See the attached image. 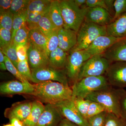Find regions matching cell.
Returning a JSON list of instances; mask_svg holds the SVG:
<instances>
[{"label":"cell","instance_id":"8d00e7d4","mask_svg":"<svg viewBox=\"0 0 126 126\" xmlns=\"http://www.w3.org/2000/svg\"><path fill=\"white\" fill-rule=\"evenodd\" d=\"M106 111V109L101 104L91 101L87 115V120L89 118Z\"/></svg>","mask_w":126,"mask_h":126},{"label":"cell","instance_id":"8fae6325","mask_svg":"<svg viewBox=\"0 0 126 126\" xmlns=\"http://www.w3.org/2000/svg\"><path fill=\"white\" fill-rule=\"evenodd\" d=\"M27 56L29 64L31 69L50 66L49 57L46 51L29 43Z\"/></svg>","mask_w":126,"mask_h":126},{"label":"cell","instance_id":"484cf974","mask_svg":"<svg viewBox=\"0 0 126 126\" xmlns=\"http://www.w3.org/2000/svg\"><path fill=\"white\" fill-rule=\"evenodd\" d=\"M29 31L27 25H25L16 31L12 41L16 46L28 44Z\"/></svg>","mask_w":126,"mask_h":126},{"label":"cell","instance_id":"bcb514c9","mask_svg":"<svg viewBox=\"0 0 126 126\" xmlns=\"http://www.w3.org/2000/svg\"><path fill=\"white\" fill-rule=\"evenodd\" d=\"M106 5L108 8L110 14L111 12L113 11L114 9V0H105Z\"/></svg>","mask_w":126,"mask_h":126},{"label":"cell","instance_id":"4dcf8cb0","mask_svg":"<svg viewBox=\"0 0 126 126\" xmlns=\"http://www.w3.org/2000/svg\"><path fill=\"white\" fill-rule=\"evenodd\" d=\"M29 0H12L10 11L13 15L27 11Z\"/></svg>","mask_w":126,"mask_h":126},{"label":"cell","instance_id":"44dd1931","mask_svg":"<svg viewBox=\"0 0 126 126\" xmlns=\"http://www.w3.org/2000/svg\"><path fill=\"white\" fill-rule=\"evenodd\" d=\"M68 55L67 52L58 47L49 55L50 66L56 69L63 68L66 66Z\"/></svg>","mask_w":126,"mask_h":126},{"label":"cell","instance_id":"ee69618b","mask_svg":"<svg viewBox=\"0 0 126 126\" xmlns=\"http://www.w3.org/2000/svg\"><path fill=\"white\" fill-rule=\"evenodd\" d=\"M12 0H0V12L10 11Z\"/></svg>","mask_w":126,"mask_h":126},{"label":"cell","instance_id":"b9f144b4","mask_svg":"<svg viewBox=\"0 0 126 126\" xmlns=\"http://www.w3.org/2000/svg\"><path fill=\"white\" fill-rule=\"evenodd\" d=\"M121 117L126 121V91L123 89L120 101Z\"/></svg>","mask_w":126,"mask_h":126},{"label":"cell","instance_id":"7a4b0ae2","mask_svg":"<svg viewBox=\"0 0 126 126\" xmlns=\"http://www.w3.org/2000/svg\"><path fill=\"white\" fill-rule=\"evenodd\" d=\"M59 4L63 20V27L78 33L84 21L89 7H79L74 0H59Z\"/></svg>","mask_w":126,"mask_h":126},{"label":"cell","instance_id":"74e56055","mask_svg":"<svg viewBox=\"0 0 126 126\" xmlns=\"http://www.w3.org/2000/svg\"><path fill=\"white\" fill-rule=\"evenodd\" d=\"M107 112L103 111L88 119L89 126H104Z\"/></svg>","mask_w":126,"mask_h":126},{"label":"cell","instance_id":"d590c367","mask_svg":"<svg viewBox=\"0 0 126 126\" xmlns=\"http://www.w3.org/2000/svg\"><path fill=\"white\" fill-rule=\"evenodd\" d=\"M17 69L23 77L29 81H32L31 71L30 68L28 60L24 61H19Z\"/></svg>","mask_w":126,"mask_h":126},{"label":"cell","instance_id":"83f0119b","mask_svg":"<svg viewBox=\"0 0 126 126\" xmlns=\"http://www.w3.org/2000/svg\"><path fill=\"white\" fill-rule=\"evenodd\" d=\"M16 46L12 41L11 43L6 47L0 48L2 53L9 59L14 66L17 68L19 63L18 56L16 50Z\"/></svg>","mask_w":126,"mask_h":126},{"label":"cell","instance_id":"6da1fadb","mask_svg":"<svg viewBox=\"0 0 126 126\" xmlns=\"http://www.w3.org/2000/svg\"><path fill=\"white\" fill-rule=\"evenodd\" d=\"M32 95L42 103L55 105L59 102L72 99V88L56 81H44L34 84Z\"/></svg>","mask_w":126,"mask_h":126},{"label":"cell","instance_id":"7dc6e473","mask_svg":"<svg viewBox=\"0 0 126 126\" xmlns=\"http://www.w3.org/2000/svg\"><path fill=\"white\" fill-rule=\"evenodd\" d=\"M10 124L12 126H23V122L16 118L10 119Z\"/></svg>","mask_w":126,"mask_h":126},{"label":"cell","instance_id":"9a60e30c","mask_svg":"<svg viewBox=\"0 0 126 126\" xmlns=\"http://www.w3.org/2000/svg\"><path fill=\"white\" fill-rule=\"evenodd\" d=\"M102 55L111 63L126 62V38L118 41Z\"/></svg>","mask_w":126,"mask_h":126},{"label":"cell","instance_id":"d4e9b609","mask_svg":"<svg viewBox=\"0 0 126 126\" xmlns=\"http://www.w3.org/2000/svg\"><path fill=\"white\" fill-rule=\"evenodd\" d=\"M38 28L47 37L57 30L54 25L50 20L48 15V12L43 16L38 24Z\"/></svg>","mask_w":126,"mask_h":126},{"label":"cell","instance_id":"1f68e13d","mask_svg":"<svg viewBox=\"0 0 126 126\" xmlns=\"http://www.w3.org/2000/svg\"><path fill=\"white\" fill-rule=\"evenodd\" d=\"M104 126H126V121L113 113L107 112Z\"/></svg>","mask_w":126,"mask_h":126},{"label":"cell","instance_id":"f546056e","mask_svg":"<svg viewBox=\"0 0 126 126\" xmlns=\"http://www.w3.org/2000/svg\"><path fill=\"white\" fill-rule=\"evenodd\" d=\"M14 16L10 11L0 12V28L12 31Z\"/></svg>","mask_w":126,"mask_h":126},{"label":"cell","instance_id":"603a6c76","mask_svg":"<svg viewBox=\"0 0 126 126\" xmlns=\"http://www.w3.org/2000/svg\"><path fill=\"white\" fill-rule=\"evenodd\" d=\"M48 15L56 29L59 30L63 27V20L61 15L59 0L52 1L49 10Z\"/></svg>","mask_w":126,"mask_h":126},{"label":"cell","instance_id":"cb8c5ba5","mask_svg":"<svg viewBox=\"0 0 126 126\" xmlns=\"http://www.w3.org/2000/svg\"><path fill=\"white\" fill-rule=\"evenodd\" d=\"M52 1L50 0H30L27 8L28 13H47L49 10Z\"/></svg>","mask_w":126,"mask_h":126},{"label":"cell","instance_id":"ab89813d","mask_svg":"<svg viewBox=\"0 0 126 126\" xmlns=\"http://www.w3.org/2000/svg\"><path fill=\"white\" fill-rule=\"evenodd\" d=\"M12 41V33L10 31L0 28V47L3 48L9 45Z\"/></svg>","mask_w":126,"mask_h":126},{"label":"cell","instance_id":"681fc988","mask_svg":"<svg viewBox=\"0 0 126 126\" xmlns=\"http://www.w3.org/2000/svg\"><path fill=\"white\" fill-rule=\"evenodd\" d=\"M3 126H12L11 124H8L4 125Z\"/></svg>","mask_w":126,"mask_h":126},{"label":"cell","instance_id":"2e32d148","mask_svg":"<svg viewBox=\"0 0 126 126\" xmlns=\"http://www.w3.org/2000/svg\"><path fill=\"white\" fill-rule=\"evenodd\" d=\"M32 102L23 101L14 104L4 112L5 117L9 119L16 118L23 121L29 116L31 111Z\"/></svg>","mask_w":126,"mask_h":126},{"label":"cell","instance_id":"9c48e42d","mask_svg":"<svg viewBox=\"0 0 126 126\" xmlns=\"http://www.w3.org/2000/svg\"><path fill=\"white\" fill-rule=\"evenodd\" d=\"M54 105L63 118L80 126H89L88 120L79 111L72 98L59 102Z\"/></svg>","mask_w":126,"mask_h":126},{"label":"cell","instance_id":"4316f807","mask_svg":"<svg viewBox=\"0 0 126 126\" xmlns=\"http://www.w3.org/2000/svg\"><path fill=\"white\" fill-rule=\"evenodd\" d=\"M27 15L28 12L27 10L14 15L12 31V39L16 31L26 24Z\"/></svg>","mask_w":126,"mask_h":126},{"label":"cell","instance_id":"5bb4252c","mask_svg":"<svg viewBox=\"0 0 126 126\" xmlns=\"http://www.w3.org/2000/svg\"><path fill=\"white\" fill-rule=\"evenodd\" d=\"M113 17L108 11L101 7L89 8L84 21L106 26L113 21Z\"/></svg>","mask_w":126,"mask_h":126},{"label":"cell","instance_id":"d6986e66","mask_svg":"<svg viewBox=\"0 0 126 126\" xmlns=\"http://www.w3.org/2000/svg\"><path fill=\"white\" fill-rule=\"evenodd\" d=\"M108 35L118 38H126V12L107 26Z\"/></svg>","mask_w":126,"mask_h":126},{"label":"cell","instance_id":"30bf717a","mask_svg":"<svg viewBox=\"0 0 126 126\" xmlns=\"http://www.w3.org/2000/svg\"><path fill=\"white\" fill-rule=\"evenodd\" d=\"M105 75L111 87L119 89L126 87V62L111 63Z\"/></svg>","mask_w":126,"mask_h":126},{"label":"cell","instance_id":"7bdbcfd3","mask_svg":"<svg viewBox=\"0 0 126 126\" xmlns=\"http://www.w3.org/2000/svg\"><path fill=\"white\" fill-rule=\"evenodd\" d=\"M86 4L87 7L89 8L102 7L109 12L105 0H87Z\"/></svg>","mask_w":126,"mask_h":126},{"label":"cell","instance_id":"f1b7e54d","mask_svg":"<svg viewBox=\"0 0 126 126\" xmlns=\"http://www.w3.org/2000/svg\"><path fill=\"white\" fill-rule=\"evenodd\" d=\"M79 111L84 118L87 119V115L91 101L81 97H72Z\"/></svg>","mask_w":126,"mask_h":126},{"label":"cell","instance_id":"5b68a950","mask_svg":"<svg viewBox=\"0 0 126 126\" xmlns=\"http://www.w3.org/2000/svg\"><path fill=\"white\" fill-rule=\"evenodd\" d=\"M107 35V26L84 21L77 33V45L70 51L86 49L98 37Z\"/></svg>","mask_w":126,"mask_h":126},{"label":"cell","instance_id":"f35d334b","mask_svg":"<svg viewBox=\"0 0 126 126\" xmlns=\"http://www.w3.org/2000/svg\"><path fill=\"white\" fill-rule=\"evenodd\" d=\"M114 9L113 21L126 12V0H115L114 2Z\"/></svg>","mask_w":126,"mask_h":126},{"label":"cell","instance_id":"7c38bea8","mask_svg":"<svg viewBox=\"0 0 126 126\" xmlns=\"http://www.w3.org/2000/svg\"><path fill=\"white\" fill-rule=\"evenodd\" d=\"M34 91V84L18 81H11L1 84L0 93L4 95L27 94L32 95Z\"/></svg>","mask_w":126,"mask_h":126},{"label":"cell","instance_id":"7402d4cb","mask_svg":"<svg viewBox=\"0 0 126 126\" xmlns=\"http://www.w3.org/2000/svg\"><path fill=\"white\" fill-rule=\"evenodd\" d=\"M48 38L38 28L30 30L28 43L35 46L46 52Z\"/></svg>","mask_w":126,"mask_h":126},{"label":"cell","instance_id":"e575fe53","mask_svg":"<svg viewBox=\"0 0 126 126\" xmlns=\"http://www.w3.org/2000/svg\"><path fill=\"white\" fill-rule=\"evenodd\" d=\"M58 30L55 31L51 34L48 38L47 42V53L48 56L51 52L56 50L59 47V42L58 37Z\"/></svg>","mask_w":126,"mask_h":126},{"label":"cell","instance_id":"836d02e7","mask_svg":"<svg viewBox=\"0 0 126 126\" xmlns=\"http://www.w3.org/2000/svg\"><path fill=\"white\" fill-rule=\"evenodd\" d=\"M47 13H28L26 25L29 29L30 30L38 28L39 21Z\"/></svg>","mask_w":126,"mask_h":126},{"label":"cell","instance_id":"f6af8a7d","mask_svg":"<svg viewBox=\"0 0 126 126\" xmlns=\"http://www.w3.org/2000/svg\"><path fill=\"white\" fill-rule=\"evenodd\" d=\"M59 126H80L70 122L67 119L63 118L59 124Z\"/></svg>","mask_w":126,"mask_h":126},{"label":"cell","instance_id":"4fadbf2b","mask_svg":"<svg viewBox=\"0 0 126 126\" xmlns=\"http://www.w3.org/2000/svg\"><path fill=\"white\" fill-rule=\"evenodd\" d=\"M121 39L108 35H101L95 39L85 50L92 56L102 55Z\"/></svg>","mask_w":126,"mask_h":126},{"label":"cell","instance_id":"ac0fdd59","mask_svg":"<svg viewBox=\"0 0 126 126\" xmlns=\"http://www.w3.org/2000/svg\"><path fill=\"white\" fill-rule=\"evenodd\" d=\"M59 47L68 52L73 49L77 43V33L74 31L63 27L58 31Z\"/></svg>","mask_w":126,"mask_h":126},{"label":"cell","instance_id":"60d3db41","mask_svg":"<svg viewBox=\"0 0 126 126\" xmlns=\"http://www.w3.org/2000/svg\"><path fill=\"white\" fill-rule=\"evenodd\" d=\"M29 43L26 45L16 46V50L19 61H24L28 60L27 49Z\"/></svg>","mask_w":126,"mask_h":126},{"label":"cell","instance_id":"c3c4849f","mask_svg":"<svg viewBox=\"0 0 126 126\" xmlns=\"http://www.w3.org/2000/svg\"><path fill=\"white\" fill-rule=\"evenodd\" d=\"M75 4L80 7H87L86 6L87 0H74Z\"/></svg>","mask_w":126,"mask_h":126},{"label":"cell","instance_id":"ba28073f","mask_svg":"<svg viewBox=\"0 0 126 126\" xmlns=\"http://www.w3.org/2000/svg\"><path fill=\"white\" fill-rule=\"evenodd\" d=\"M32 81L35 83L51 81L69 85L66 72L50 66L46 67L31 69Z\"/></svg>","mask_w":126,"mask_h":126},{"label":"cell","instance_id":"8992f818","mask_svg":"<svg viewBox=\"0 0 126 126\" xmlns=\"http://www.w3.org/2000/svg\"><path fill=\"white\" fill-rule=\"evenodd\" d=\"M111 63L102 55L92 56L84 63L81 68L78 81L86 77L104 75Z\"/></svg>","mask_w":126,"mask_h":126},{"label":"cell","instance_id":"52a82bcc","mask_svg":"<svg viewBox=\"0 0 126 126\" xmlns=\"http://www.w3.org/2000/svg\"><path fill=\"white\" fill-rule=\"evenodd\" d=\"M70 52L65 67L68 78L74 84L78 81L79 72L84 63L92 56L85 50Z\"/></svg>","mask_w":126,"mask_h":126},{"label":"cell","instance_id":"ffe728a7","mask_svg":"<svg viewBox=\"0 0 126 126\" xmlns=\"http://www.w3.org/2000/svg\"><path fill=\"white\" fill-rule=\"evenodd\" d=\"M43 103L38 100L32 102L31 111L28 117L23 121V126H35L45 108Z\"/></svg>","mask_w":126,"mask_h":126},{"label":"cell","instance_id":"e0dca14e","mask_svg":"<svg viewBox=\"0 0 126 126\" xmlns=\"http://www.w3.org/2000/svg\"><path fill=\"white\" fill-rule=\"evenodd\" d=\"M63 118L54 105L47 104L35 126H59Z\"/></svg>","mask_w":126,"mask_h":126},{"label":"cell","instance_id":"d6a6232c","mask_svg":"<svg viewBox=\"0 0 126 126\" xmlns=\"http://www.w3.org/2000/svg\"><path fill=\"white\" fill-rule=\"evenodd\" d=\"M5 63L7 70L13 74L19 81L24 83H29V80L23 77L14 66L9 59L5 55Z\"/></svg>","mask_w":126,"mask_h":126},{"label":"cell","instance_id":"277c9868","mask_svg":"<svg viewBox=\"0 0 126 126\" xmlns=\"http://www.w3.org/2000/svg\"><path fill=\"white\" fill-rule=\"evenodd\" d=\"M111 86L104 75L83 78L73 84L72 97L85 99L89 94Z\"/></svg>","mask_w":126,"mask_h":126},{"label":"cell","instance_id":"3957f363","mask_svg":"<svg viewBox=\"0 0 126 126\" xmlns=\"http://www.w3.org/2000/svg\"><path fill=\"white\" fill-rule=\"evenodd\" d=\"M123 89L110 86L90 94L85 99L101 104L107 112L121 117L120 101Z\"/></svg>","mask_w":126,"mask_h":126}]
</instances>
